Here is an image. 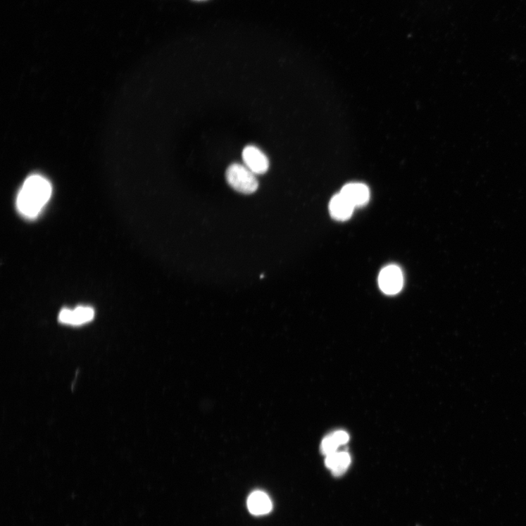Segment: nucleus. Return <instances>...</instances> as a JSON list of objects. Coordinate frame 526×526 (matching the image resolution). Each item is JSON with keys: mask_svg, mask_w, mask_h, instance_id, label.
<instances>
[{"mask_svg": "<svg viewBox=\"0 0 526 526\" xmlns=\"http://www.w3.org/2000/svg\"><path fill=\"white\" fill-rule=\"evenodd\" d=\"M349 437L345 432L339 431L325 437L322 442L321 451L326 456L337 452L338 448L349 441Z\"/></svg>", "mask_w": 526, "mask_h": 526, "instance_id": "10", "label": "nucleus"}, {"mask_svg": "<svg viewBox=\"0 0 526 526\" xmlns=\"http://www.w3.org/2000/svg\"><path fill=\"white\" fill-rule=\"evenodd\" d=\"M52 187L42 175H33L24 183L16 199L19 213L28 219H35L51 199Z\"/></svg>", "mask_w": 526, "mask_h": 526, "instance_id": "1", "label": "nucleus"}, {"mask_svg": "<svg viewBox=\"0 0 526 526\" xmlns=\"http://www.w3.org/2000/svg\"><path fill=\"white\" fill-rule=\"evenodd\" d=\"M247 506L250 513L256 516L268 514L273 508L270 497L260 491L250 494L247 500Z\"/></svg>", "mask_w": 526, "mask_h": 526, "instance_id": "8", "label": "nucleus"}, {"mask_svg": "<svg viewBox=\"0 0 526 526\" xmlns=\"http://www.w3.org/2000/svg\"><path fill=\"white\" fill-rule=\"evenodd\" d=\"M355 206L342 194H336L331 199L329 210L331 217L337 221H346L352 217Z\"/></svg>", "mask_w": 526, "mask_h": 526, "instance_id": "7", "label": "nucleus"}, {"mask_svg": "<svg viewBox=\"0 0 526 526\" xmlns=\"http://www.w3.org/2000/svg\"><path fill=\"white\" fill-rule=\"evenodd\" d=\"M351 463L350 456L345 452L335 453L327 456L325 459V465L334 475L341 476L348 469Z\"/></svg>", "mask_w": 526, "mask_h": 526, "instance_id": "9", "label": "nucleus"}, {"mask_svg": "<svg viewBox=\"0 0 526 526\" xmlns=\"http://www.w3.org/2000/svg\"><path fill=\"white\" fill-rule=\"evenodd\" d=\"M94 318V311L89 306H79L75 309L64 308L58 315V320L65 325H82Z\"/></svg>", "mask_w": 526, "mask_h": 526, "instance_id": "5", "label": "nucleus"}, {"mask_svg": "<svg viewBox=\"0 0 526 526\" xmlns=\"http://www.w3.org/2000/svg\"><path fill=\"white\" fill-rule=\"evenodd\" d=\"M226 180L232 189L245 194L256 192L259 187L256 175L245 165L239 163H233L228 167Z\"/></svg>", "mask_w": 526, "mask_h": 526, "instance_id": "2", "label": "nucleus"}, {"mask_svg": "<svg viewBox=\"0 0 526 526\" xmlns=\"http://www.w3.org/2000/svg\"><path fill=\"white\" fill-rule=\"evenodd\" d=\"M379 285L387 295L398 294L403 285V276L400 268L392 265L383 268L379 276Z\"/></svg>", "mask_w": 526, "mask_h": 526, "instance_id": "3", "label": "nucleus"}, {"mask_svg": "<svg viewBox=\"0 0 526 526\" xmlns=\"http://www.w3.org/2000/svg\"><path fill=\"white\" fill-rule=\"evenodd\" d=\"M244 165L256 175H263L269 168V161L265 153L256 146H247L242 152Z\"/></svg>", "mask_w": 526, "mask_h": 526, "instance_id": "4", "label": "nucleus"}, {"mask_svg": "<svg viewBox=\"0 0 526 526\" xmlns=\"http://www.w3.org/2000/svg\"><path fill=\"white\" fill-rule=\"evenodd\" d=\"M341 194L351 203L355 208L361 207L368 203L370 199V191L368 187L361 183H351L345 185Z\"/></svg>", "mask_w": 526, "mask_h": 526, "instance_id": "6", "label": "nucleus"}]
</instances>
